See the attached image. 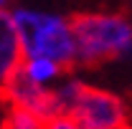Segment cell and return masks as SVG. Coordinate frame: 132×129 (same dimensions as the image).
<instances>
[{
  "label": "cell",
  "instance_id": "5b68a950",
  "mask_svg": "<svg viewBox=\"0 0 132 129\" xmlns=\"http://www.w3.org/2000/svg\"><path fill=\"white\" fill-rule=\"evenodd\" d=\"M23 63H26L23 38L18 33L13 13L3 10V15H0V76L3 81L10 79L18 68H23Z\"/></svg>",
  "mask_w": 132,
  "mask_h": 129
},
{
  "label": "cell",
  "instance_id": "3957f363",
  "mask_svg": "<svg viewBox=\"0 0 132 129\" xmlns=\"http://www.w3.org/2000/svg\"><path fill=\"white\" fill-rule=\"evenodd\" d=\"M69 116L79 124V129H127L130 127V116H127V106L125 101L97 86L81 84L79 96L74 109Z\"/></svg>",
  "mask_w": 132,
  "mask_h": 129
},
{
  "label": "cell",
  "instance_id": "52a82bcc",
  "mask_svg": "<svg viewBox=\"0 0 132 129\" xmlns=\"http://www.w3.org/2000/svg\"><path fill=\"white\" fill-rule=\"evenodd\" d=\"M23 68H26V73H28L33 81H38V84L53 81L61 71H64L59 63H53V61H48V58H26Z\"/></svg>",
  "mask_w": 132,
  "mask_h": 129
},
{
  "label": "cell",
  "instance_id": "ba28073f",
  "mask_svg": "<svg viewBox=\"0 0 132 129\" xmlns=\"http://www.w3.org/2000/svg\"><path fill=\"white\" fill-rule=\"evenodd\" d=\"M43 129H79V124L71 116H53L48 122H43Z\"/></svg>",
  "mask_w": 132,
  "mask_h": 129
},
{
  "label": "cell",
  "instance_id": "277c9868",
  "mask_svg": "<svg viewBox=\"0 0 132 129\" xmlns=\"http://www.w3.org/2000/svg\"><path fill=\"white\" fill-rule=\"evenodd\" d=\"M3 101L5 104H15V106H26L33 114H38L43 122H48L53 116H61V104H59V94L43 89V84L33 81L26 68H18L10 79L3 81Z\"/></svg>",
  "mask_w": 132,
  "mask_h": 129
},
{
  "label": "cell",
  "instance_id": "6da1fadb",
  "mask_svg": "<svg viewBox=\"0 0 132 129\" xmlns=\"http://www.w3.org/2000/svg\"><path fill=\"white\" fill-rule=\"evenodd\" d=\"M69 23L79 68H99L132 51V23L122 13H74Z\"/></svg>",
  "mask_w": 132,
  "mask_h": 129
},
{
  "label": "cell",
  "instance_id": "7a4b0ae2",
  "mask_svg": "<svg viewBox=\"0 0 132 129\" xmlns=\"http://www.w3.org/2000/svg\"><path fill=\"white\" fill-rule=\"evenodd\" d=\"M13 20L23 38L26 58H48L64 71L76 68V38L69 20L36 10H13Z\"/></svg>",
  "mask_w": 132,
  "mask_h": 129
},
{
  "label": "cell",
  "instance_id": "8992f818",
  "mask_svg": "<svg viewBox=\"0 0 132 129\" xmlns=\"http://www.w3.org/2000/svg\"><path fill=\"white\" fill-rule=\"evenodd\" d=\"M3 127H8V129H43V119L38 114H33L31 109H26V106L8 104Z\"/></svg>",
  "mask_w": 132,
  "mask_h": 129
},
{
  "label": "cell",
  "instance_id": "9c48e42d",
  "mask_svg": "<svg viewBox=\"0 0 132 129\" xmlns=\"http://www.w3.org/2000/svg\"><path fill=\"white\" fill-rule=\"evenodd\" d=\"M127 129H132V124H130V127H127Z\"/></svg>",
  "mask_w": 132,
  "mask_h": 129
},
{
  "label": "cell",
  "instance_id": "30bf717a",
  "mask_svg": "<svg viewBox=\"0 0 132 129\" xmlns=\"http://www.w3.org/2000/svg\"><path fill=\"white\" fill-rule=\"evenodd\" d=\"M3 129H8V127H3Z\"/></svg>",
  "mask_w": 132,
  "mask_h": 129
}]
</instances>
